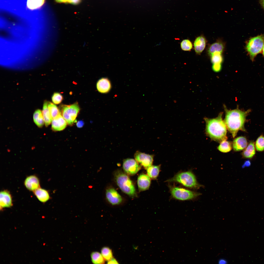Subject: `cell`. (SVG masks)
I'll list each match as a JSON object with an SVG mask.
<instances>
[{
  "label": "cell",
  "mask_w": 264,
  "mask_h": 264,
  "mask_svg": "<svg viewBox=\"0 0 264 264\" xmlns=\"http://www.w3.org/2000/svg\"><path fill=\"white\" fill-rule=\"evenodd\" d=\"M224 108L225 117L224 121L233 137L236 136L239 130L245 132L244 123L249 110L243 111L237 109L229 110L225 106Z\"/></svg>",
  "instance_id": "6da1fadb"
},
{
  "label": "cell",
  "mask_w": 264,
  "mask_h": 264,
  "mask_svg": "<svg viewBox=\"0 0 264 264\" xmlns=\"http://www.w3.org/2000/svg\"><path fill=\"white\" fill-rule=\"evenodd\" d=\"M222 113L221 112L215 118H205L206 133L212 140L220 143L226 140L227 128L222 119Z\"/></svg>",
  "instance_id": "7a4b0ae2"
},
{
  "label": "cell",
  "mask_w": 264,
  "mask_h": 264,
  "mask_svg": "<svg viewBox=\"0 0 264 264\" xmlns=\"http://www.w3.org/2000/svg\"><path fill=\"white\" fill-rule=\"evenodd\" d=\"M166 181L177 182L191 188L198 189L201 186L198 183L195 176L190 171L178 173Z\"/></svg>",
  "instance_id": "3957f363"
},
{
  "label": "cell",
  "mask_w": 264,
  "mask_h": 264,
  "mask_svg": "<svg viewBox=\"0 0 264 264\" xmlns=\"http://www.w3.org/2000/svg\"><path fill=\"white\" fill-rule=\"evenodd\" d=\"M114 176L117 185L123 192L132 197L137 196L134 186L127 175L119 170L115 172Z\"/></svg>",
  "instance_id": "277c9868"
},
{
  "label": "cell",
  "mask_w": 264,
  "mask_h": 264,
  "mask_svg": "<svg viewBox=\"0 0 264 264\" xmlns=\"http://www.w3.org/2000/svg\"><path fill=\"white\" fill-rule=\"evenodd\" d=\"M264 44V35H260L251 38L246 43L245 48L252 61L262 50Z\"/></svg>",
  "instance_id": "5b68a950"
},
{
  "label": "cell",
  "mask_w": 264,
  "mask_h": 264,
  "mask_svg": "<svg viewBox=\"0 0 264 264\" xmlns=\"http://www.w3.org/2000/svg\"><path fill=\"white\" fill-rule=\"evenodd\" d=\"M169 187L172 197L178 200H191L201 194L198 192L170 185Z\"/></svg>",
  "instance_id": "8992f818"
},
{
  "label": "cell",
  "mask_w": 264,
  "mask_h": 264,
  "mask_svg": "<svg viewBox=\"0 0 264 264\" xmlns=\"http://www.w3.org/2000/svg\"><path fill=\"white\" fill-rule=\"evenodd\" d=\"M61 113L68 124L72 125L76 121V119L80 109L78 104L76 102L73 104L63 105L61 106Z\"/></svg>",
  "instance_id": "52a82bcc"
},
{
  "label": "cell",
  "mask_w": 264,
  "mask_h": 264,
  "mask_svg": "<svg viewBox=\"0 0 264 264\" xmlns=\"http://www.w3.org/2000/svg\"><path fill=\"white\" fill-rule=\"evenodd\" d=\"M122 167L126 174L130 175H133L141 169V165L135 159L128 158L123 160Z\"/></svg>",
  "instance_id": "ba28073f"
},
{
  "label": "cell",
  "mask_w": 264,
  "mask_h": 264,
  "mask_svg": "<svg viewBox=\"0 0 264 264\" xmlns=\"http://www.w3.org/2000/svg\"><path fill=\"white\" fill-rule=\"evenodd\" d=\"M154 155L137 151L134 154L135 160L141 166L145 168L152 165L153 163Z\"/></svg>",
  "instance_id": "9c48e42d"
},
{
  "label": "cell",
  "mask_w": 264,
  "mask_h": 264,
  "mask_svg": "<svg viewBox=\"0 0 264 264\" xmlns=\"http://www.w3.org/2000/svg\"><path fill=\"white\" fill-rule=\"evenodd\" d=\"M106 198L108 201L112 205H118L122 201L121 196L114 188H110L106 189Z\"/></svg>",
  "instance_id": "30bf717a"
},
{
  "label": "cell",
  "mask_w": 264,
  "mask_h": 264,
  "mask_svg": "<svg viewBox=\"0 0 264 264\" xmlns=\"http://www.w3.org/2000/svg\"><path fill=\"white\" fill-rule=\"evenodd\" d=\"M0 209L5 208H10L12 206V197L9 192L7 190L0 191Z\"/></svg>",
  "instance_id": "8fae6325"
},
{
  "label": "cell",
  "mask_w": 264,
  "mask_h": 264,
  "mask_svg": "<svg viewBox=\"0 0 264 264\" xmlns=\"http://www.w3.org/2000/svg\"><path fill=\"white\" fill-rule=\"evenodd\" d=\"M24 183L26 187L30 191L33 192L40 187L39 179L34 175L27 176L25 180Z\"/></svg>",
  "instance_id": "7c38bea8"
},
{
  "label": "cell",
  "mask_w": 264,
  "mask_h": 264,
  "mask_svg": "<svg viewBox=\"0 0 264 264\" xmlns=\"http://www.w3.org/2000/svg\"><path fill=\"white\" fill-rule=\"evenodd\" d=\"M151 183L150 178L148 175L142 174L139 176L137 178V184L139 191L148 189Z\"/></svg>",
  "instance_id": "4fadbf2b"
},
{
  "label": "cell",
  "mask_w": 264,
  "mask_h": 264,
  "mask_svg": "<svg viewBox=\"0 0 264 264\" xmlns=\"http://www.w3.org/2000/svg\"><path fill=\"white\" fill-rule=\"evenodd\" d=\"M52 128L54 131H60L64 129L67 123L61 114L56 117L52 119Z\"/></svg>",
  "instance_id": "5bb4252c"
},
{
  "label": "cell",
  "mask_w": 264,
  "mask_h": 264,
  "mask_svg": "<svg viewBox=\"0 0 264 264\" xmlns=\"http://www.w3.org/2000/svg\"><path fill=\"white\" fill-rule=\"evenodd\" d=\"M207 42L205 37L201 35L197 37L194 43V48L196 53L200 55L204 49Z\"/></svg>",
  "instance_id": "9a60e30c"
},
{
  "label": "cell",
  "mask_w": 264,
  "mask_h": 264,
  "mask_svg": "<svg viewBox=\"0 0 264 264\" xmlns=\"http://www.w3.org/2000/svg\"><path fill=\"white\" fill-rule=\"evenodd\" d=\"M225 42L221 39H218L215 42L210 45L208 47L207 52L209 56L213 53L218 52L222 53L224 51Z\"/></svg>",
  "instance_id": "2e32d148"
},
{
  "label": "cell",
  "mask_w": 264,
  "mask_h": 264,
  "mask_svg": "<svg viewBox=\"0 0 264 264\" xmlns=\"http://www.w3.org/2000/svg\"><path fill=\"white\" fill-rule=\"evenodd\" d=\"M247 145V142L246 138L241 136L236 138L234 140L232 146L234 151H238L245 148Z\"/></svg>",
  "instance_id": "e0dca14e"
},
{
  "label": "cell",
  "mask_w": 264,
  "mask_h": 264,
  "mask_svg": "<svg viewBox=\"0 0 264 264\" xmlns=\"http://www.w3.org/2000/svg\"><path fill=\"white\" fill-rule=\"evenodd\" d=\"M98 91L102 93L108 92L111 88V84L109 80L106 78H102L99 79L97 83Z\"/></svg>",
  "instance_id": "ac0fdd59"
},
{
  "label": "cell",
  "mask_w": 264,
  "mask_h": 264,
  "mask_svg": "<svg viewBox=\"0 0 264 264\" xmlns=\"http://www.w3.org/2000/svg\"><path fill=\"white\" fill-rule=\"evenodd\" d=\"M33 192L37 199L41 202L45 203L50 198L48 192L44 189L39 187Z\"/></svg>",
  "instance_id": "d6986e66"
},
{
  "label": "cell",
  "mask_w": 264,
  "mask_h": 264,
  "mask_svg": "<svg viewBox=\"0 0 264 264\" xmlns=\"http://www.w3.org/2000/svg\"><path fill=\"white\" fill-rule=\"evenodd\" d=\"M48 102H44L42 112L45 126L47 127L52 122V118L48 106Z\"/></svg>",
  "instance_id": "ffe728a7"
},
{
  "label": "cell",
  "mask_w": 264,
  "mask_h": 264,
  "mask_svg": "<svg viewBox=\"0 0 264 264\" xmlns=\"http://www.w3.org/2000/svg\"><path fill=\"white\" fill-rule=\"evenodd\" d=\"M255 153L254 142L251 141L242 153L243 156L244 158H252Z\"/></svg>",
  "instance_id": "44dd1931"
},
{
  "label": "cell",
  "mask_w": 264,
  "mask_h": 264,
  "mask_svg": "<svg viewBox=\"0 0 264 264\" xmlns=\"http://www.w3.org/2000/svg\"><path fill=\"white\" fill-rule=\"evenodd\" d=\"M160 165H151L146 168L147 174L152 179H155L158 177L160 169Z\"/></svg>",
  "instance_id": "7402d4cb"
},
{
  "label": "cell",
  "mask_w": 264,
  "mask_h": 264,
  "mask_svg": "<svg viewBox=\"0 0 264 264\" xmlns=\"http://www.w3.org/2000/svg\"><path fill=\"white\" fill-rule=\"evenodd\" d=\"M33 118L35 124L39 127H42L44 123L42 111L40 110H35L34 112Z\"/></svg>",
  "instance_id": "603a6c76"
},
{
  "label": "cell",
  "mask_w": 264,
  "mask_h": 264,
  "mask_svg": "<svg viewBox=\"0 0 264 264\" xmlns=\"http://www.w3.org/2000/svg\"><path fill=\"white\" fill-rule=\"evenodd\" d=\"M45 1V0H27V6L30 10L36 9L42 6Z\"/></svg>",
  "instance_id": "cb8c5ba5"
},
{
  "label": "cell",
  "mask_w": 264,
  "mask_h": 264,
  "mask_svg": "<svg viewBox=\"0 0 264 264\" xmlns=\"http://www.w3.org/2000/svg\"><path fill=\"white\" fill-rule=\"evenodd\" d=\"M218 147V149L223 153H227L231 151L232 149V144L230 141L225 140L220 142Z\"/></svg>",
  "instance_id": "d4e9b609"
},
{
  "label": "cell",
  "mask_w": 264,
  "mask_h": 264,
  "mask_svg": "<svg viewBox=\"0 0 264 264\" xmlns=\"http://www.w3.org/2000/svg\"><path fill=\"white\" fill-rule=\"evenodd\" d=\"M91 256L92 262L94 264H103L105 263V259L101 254L99 252H92Z\"/></svg>",
  "instance_id": "484cf974"
},
{
  "label": "cell",
  "mask_w": 264,
  "mask_h": 264,
  "mask_svg": "<svg viewBox=\"0 0 264 264\" xmlns=\"http://www.w3.org/2000/svg\"><path fill=\"white\" fill-rule=\"evenodd\" d=\"M48 106L52 119H54L61 114V112L54 104L50 102H48Z\"/></svg>",
  "instance_id": "4316f807"
},
{
  "label": "cell",
  "mask_w": 264,
  "mask_h": 264,
  "mask_svg": "<svg viewBox=\"0 0 264 264\" xmlns=\"http://www.w3.org/2000/svg\"><path fill=\"white\" fill-rule=\"evenodd\" d=\"M101 254L105 260L109 261L113 258L112 251L107 247H104L101 250Z\"/></svg>",
  "instance_id": "83f0119b"
},
{
  "label": "cell",
  "mask_w": 264,
  "mask_h": 264,
  "mask_svg": "<svg viewBox=\"0 0 264 264\" xmlns=\"http://www.w3.org/2000/svg\"><path fill=\"white\" fill-rule=\"evenodd\" d=\"M222 53L218 52H214L210 56L211 57V60L213 63H221L223 60V57Z\"/></svg>",
  "instance_id": "f1b7e54d"
},
{
  "label": "cell",
  "mask_w": 264,
  "mask_h": 264,
  "mask_svg": "<svg viewBox=\"0 0 264 264\" xmlns=\"http://www.w3.org/2000/svg\"><path fill=\"white\" fill-rule=\"evenodd\" d=\"M180 46L182 50L190 51L192 48L193 45L191 42L189 40L185 39L183 40L181 42Z\"/></svg>",
  "instance_id": "f546056e"
},
{
  "label": "cell",
  "mask_w": 264,
  "mask_h": 264,
  "mask_svg": "<svg viewBox=\"0 0 264 264\" xmlns=\"http://www.w3.org/2000/svg\"><path fill=\"white\" fill-rule=\"evenodd\" d=\"M255 147L257 150L258 151L264 150V137L263 135L259 136L257 139Z\"/></svg>",
  "instance_id": "4dcf8cb0"
},
{
  "label": "cell",
  "mask_w": 264,
  "mask_h": 264,
  "mask_svg": "<svg viewBox=\"0 0 264 264\" xmlns=\"http://www.w3.org/2000/svg\"><path fill=\"white\" fill-rule=\"evenodd\" d=\"M63 99V97L62 95L58 92L55 93L52 97L53 102L54 104H57L60 103L62 101Z\"/></svg>",
  "instance_id": "1f68e13d"
},
{
  "label": "cell",
  "mask_w": 264,
  "mask_h": 264,
  "mask_svg": "<svg viewBox=\"0 0 264 264\" xmlns=\"http://www.w3.org/2000/svg\"><path fill=\"white\" fill-rule=\"evenodd\" d=\"M221 64L220 63H215L213 64L212 68L213 70L215 72H218L220 71L221 69Z\"/></svg>",
  "instance_id": "d6a6232c"
},
{
  "label": "cell",
  "mask_w": 264,
  "mask_h": 264,
  "mask_svg": "<svg viewBox=\"0 0 264 264\" xmlns=\"http://www.w3.org/2000/svg\"><path fill=\"white\" fill-rule=\"evenodd\" d=\"M228 262L227 260L224 258L220 259L218 261V264H227Z\"/></svg>",
  "instance_id": "836d02e7"
},
{
  "label": "cell",
  "mask_w": 264,
  "mask_h": 264,
  "mask_svg": "<svg viewBox=\"0 0 264 264\" xmlns=\"http://www.w3.org/2000/svg\"><path fill=\"white\" fill-rule=\"evenodd\" d=\"M108 264H119L116 260L114 258H112L110 260L108 261Z\"/></svg>",
  "instance_id": "e575fe53"
},
{
  "label": "cell",
  "mask_w": 264,
  "mask_h": 264,
  "mask_svg": "<svg viewBox=\"0 0 264 264\" xmlns=\"http://www.w3.org/2000/svg\"><path fill=\"white\" fill-rule=\"evenodd\" d=\"M81 0H68V3L72 4H77L79 3Z\"/></svg>",
  "instance_id": "d590c367"
},
{
  "label": "cell",
  "mask_w": 264,
  "mask_h": 264,
  "mask_svg": "<svg viewBox=\"0 0 264 264\" xmlns=\"http://www.w3.org/2000/svg\"><path fill=\"white\" fill-rule=\"evenodd\" d=\"M251 164L250 161L249 160H247L245 161L242 166V168L245 167H248L250 166Z\"/></svg>",
  "instance_id": "8d00e7d4"
},
{
  "label": "cell",
  "mask_w": 264,
  "mask_h": 264,
  "mask_svg": "<svg viewBox=\"0 0 264 264\" xmlns=\"http://www.w3.org/2000/svg\"><path fill=\"white\" fill-rule=\"evenodd\" d=\"M84 122L82 121H78L76 125L77 127L78 128L82 127L84 125Z\"/></svg>",
  "instance_id": "74e56055"
},
{
  "label": "cell",
  "mask_w": 264,
  "mask_h": 264,
  "mask_svg": "<svg viewBox=\"0 0 264 264\" xmlns=\"http://www.w3.org/2000/svg\"><path fill=\"white\" fill-rule=\"evenodd\" d=\"M57 2L59 3H67L68 2V0H55Z\"/></svg>",
  "instance_id": "f35d334b"
},
{
  "label": "cell",
  "mask_w": 264,
  "mask_h": 264,
  "mask_svg": "<svg viewBox=\"0 0 264 264\" xmlns=\"http://www.w3.org/2000/svg\"><path fill=\"white\" fill-rule=\"evenodd\" d=\"M261 3L262 6L264 9V0H261Z\"/></svg>",
  "instance_id": "ab89813d"
},
{
  "label": "cell",
  "mask_w": 264,
  "mask_h": 264,
  "mask_svg": "<svg viewBox=\"0 0 264 264\" xmlns=\"http://www.w3.org/2000/svg\"><path fill=\"white\" fill-rule=\"evenodd\" d=\"M262 51H263V55L264 56V46H263V49H262Z\"/></svg>",
  "instance_id": "60d3db41"
}]
</instances>
